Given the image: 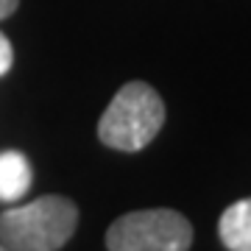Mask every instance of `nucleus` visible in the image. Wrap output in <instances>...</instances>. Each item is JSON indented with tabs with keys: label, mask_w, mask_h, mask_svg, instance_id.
<instances>
[{
	"label": "nucleus",
	"mask_w": 251,
	"mask_h": 251,
	"mask_svg": "<svg viewBox=\"0 0 251 251\" xmlns=\"http://www.w3.org/2000/svg\"><path fill=\"white\" fill-rule=\"evenodd\" d=\"M193 224L176 209L126 212L106 229L109 251H190Z\"/></svg>",
	"instance_id": "obj_3"
},
{
	"label": "nucleus",
	"mask_w": 251,
	"mask_h": 251,
	"mask_svg": "<svg viewBox=\"0 0 251 251\" xmlns=\"http://www.w3.org/2000/svg\"><path fill=\"white\" fill-rule=\"evenodd\" d=\"M17 6H20V0H0V20L11 17L17 11Z\"/></svg>",
	"instance_id": "obj_7"
},
{
	"label": "nucleus",
	"mask_w": 251,
	"mask_h": 251,
	"mask_svg": "<svg viewBox=\"0 0 251 251\" xmlns=\"http://www.w3.org/2000/svg\"><path fill=\"white\" fill-rule=\"evenodd\" d=\"M31 179L25 153L0 151V201H20L31 190Z\"/></svg>",
	"instance_id": "obj_5"
},
{
	"label": "nucleus",
	"mask_w": 251,
	"mask_h": 251,
	"mask_svg": "<svg viewBox=\"0 0 251 251\" xmlns=\"http://www.w3.org/2000/svg\"><path fill=\"white\" fill-rule=\"evenodd\" d=\"M14 64V48H11L9 36L0 31V75H6Z\"/></svg>",
	"instance_id": "obj_6"
},
{
	"label": "nucleus",
	"mask_w": 251,
	"mask_h": 251,
	"mask_svg": "<svg viewBox=\"0 0 251 251\" xmlns=\"http://www.w3.org/2000/svg\"><path fill=\"white\" fill-rule=\"evenodd\" d=\"M218 237L229 251H251V198H240L224 209Z\"/></svg>",
	"instance_id": "obj_4"
},
{
	"label": "nucleus",
	"mask_w": 251,
	"mask_h": 251,
	"mask_svg": "<svg viewBox=\"0 0 251 251\" xmlns=\"http://www.w3.org/2000/svg\"><path fill=\"white\" fill-rule=\"evenodd\" d=\"M165 126V100L151 84L128 81L109 100L98 120V140L106 148L137 153L153 143Z\"/></svg>",
	"instance_id": "obj_2"
},
{
	"label": "nucleus",
	"mask_w": 251,
	"mask_h": 251,
	"mask_svg": "<svg viewBox=\"0 0 251 251\" xmlns=\"http://www.w3.org/2000/svg\"><path fill=\"white\" fill-rule=\"evenodd\" d=\"M78 226V206L64 196H42L0 212V246L9 251H59Z\"/></svg>",
	"instance_id": "obj_1"
},
{
	"label": "nucleus",
	"mask_w": 251,
	"mask_h": 251,
	"mask_svg": "<svg viewBox=\"0 0 251 251\" xmlns=\"http://www.w3.org/2000/svg\"><path fill=\"white\" fill-rule=\"evenodd\" d=\"M0 251H9V249H6V246H0Z\"/></svg>",
	"instance_id": "obj_8"
}]
</instances>
